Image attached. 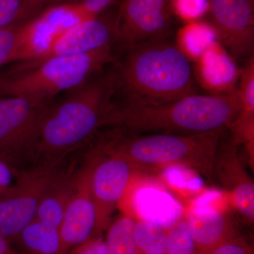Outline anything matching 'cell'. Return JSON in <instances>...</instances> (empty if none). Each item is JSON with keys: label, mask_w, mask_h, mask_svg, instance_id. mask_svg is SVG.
<instances>
[{"label": "cell", "mask_w": 254, "mask_h": 254, "mask_svg": "<svg viewBox=\"0 0 254 254\" xmlns=\"http://www.w3.org/2000/svg\"><path fill=\"white\" fill-rule=\"evenodd\" d=\"M120 51L112 64L115 101L157 104L198 93L190 58L173 36Z\"/></svg>", "instance_id": "1"}, {"label": "cell", "mask_w": 254, "mask_h": 254, "mask_svg": "<svg viewBox=\"0 0 254 254\" xmlns=\"http://www.w3.org/2000/svg\"><path fill=\"white\" fill-rule=\"evenodd\" d=\"M242 109L238 89L188 95L157 104L114 100L105 127L136 133L196 135L225 131Z\"/></svg>", "instance_id": "2"}, {"label": "cell", "mask_w": 254, "mask_h": 254, "mask_svg": "<svg viewBox=\"0 0 254 254\" xmlns=\"http://www.w3.org/2000/svg\"><path fill=\"white\" fill-rule=\"evenodd\" d=\"M110 67L95 73L52 105L35 150L50 158H63L90 141L105 127L115 95Z\"/></svg>", "instance_id": "3"}, {"label": "cell", "mask_w": 254, "mask_h": 254, "mask_svg": "<svg viewBox=\"0 0 254 254\" xmlns=\"http://www.w3.org/2000/svg\"><path fill=\"white\" fill-rule=\"evenodd\" d=\"M100 137L95 149L118 155L136 170H159L182 166L213 180V165L219 141L225 131L196 135L132 133L114 127Z\"/></svg>", "instance_id": "4"}, {"label": "cell", "mask_w": 254, "mask_h": 254, "mask_svg": "<svg viewBox=\"0 0 254 254\" xmlns=\"http://www.w3.org/2000/svg\"><path fill=\"white\" fill-rule=\"evenodd\" d=\"M116 56L115 46H109L84 54L24 62L0 71V96L53 100L112 64Z\"/></svg>", "instance_id": "5"}, {"label": "cell", "mask_w": 254, "mask_h": 254, "mask_svg": "<svg viewBox=\"0 0 254 254\" xmlns=\"http://www.w3.org/2000/svg\"><path fill=\"white\" fill-rule=\"evenodd\" d=\"M50 158L18 173L16 181L0 196V234L16 238L34 220L47 192L64 176L60 160Z\"/></svg>", "instance_id": "6"}, {"label": "cell", "mask_w": 254, "mask_h": 254, "mask_svg": "<svg viewBox=\"0 0 254 254\" xmlns=\"http://www.w3.org/2000/svg\"><path fill=\"white\" fill-rule=\"evenodd\" d=\"M53 100L23 96L0 98V160L35 150Z\"/></svg>", "instance_id": "7"}, {"label": "cell", "mask_w": 254, "mask_h": 254, "mask_svg": "<svg viewBox=\"0 0 254 254\" xmlns=\"http://www.w3.org/2000/svg\"><path fill=\"white\" fill-rule=\"evenodd\" d=\"M173 0H123L117 14L119 50L173 36Z\"/></svg>", "instance_id": "8"}, {"label": "cell", "mask_w": 254, "mask_h": 254, "mask_svg": "<svg viewBox=\"0 0 254 254\" xmlns=\"http://www.w3.org/2000/svg\"><path fill=\"white\" fill-rule=\"evenodd\" d=\"M91 155V190L96 212L97 234L103 237L138 170L118 155L103 154L95 148Z\"/></svg>", "instance_id": "9"}, {"label": "cell", "mask_w": 254, "mask_h": 254, "mask_svg": "<svg viewBox=\"0 0 254 254\" xmlns=\"http://www.w3.org/2000/svg\"><path fill=\"white\" fill-rule=\"evenodd\" d=\"M254 0H209L213 31L236 60L254 56Z\"/></svg>", "instance_id": "10"}, {"label": "cell", "mask_w": 254, "mask_h": 254, "mask_svg": "<svg viewBox=\"0 0 254 254\" xmlns=\"http://www.w3.org/2000/svg\"><path fill=\"white\" fill-rule=\"evenodd\" d=\"M76 173V187L60 224V254H68L95 237L96 212L91 190L93 158Z\"/></svg>", "instance_id": "11"}, {"label": "cell", "mask_w": 254, "mask_h": 254, "mask_svg": "<svg viewBox=\"0 0 254 254\" xmlns=\"http://www.w3.org/2000/svg\"><path fill=\"white\" fill-rule=\"evenodd\" d=\"M237 145L232 139L220 137L214 161L213 180L220 184L230 204L251 225L254 222V184L242 163Z\"/></svg>", "instance_id": "12"}, {"label": "cell", "mask_w": 254, "mask_h": 254, "mask_svg": "<svg viewBox=\"0 0 254 254\" xmlns=\"http://www.w3.org/2000/svg\"><path fill=\"white\" fill-rule=\"evenodd\" d=\"M117 14L115 16H100L73 23L64 30L50 43L37 60L38 63L53 57L70 56L91 53L115 46L117 39Z\"/></svg>", "instance_id": "13"}, {"label": "cell", "mask_w": 254, "mask_h": 254, "mask_svg": "<svg viewBox=\"0 0 254 254\" xmlns=\"http://www.w3.org/2000/svg\"><path fill=\"white\" fill-rule=\"evenodd\" d=\"M185 216L194 241L196 254H208L240 234L229 214L205 199L190 203Z\"/></svg>", "instance_id": "14"}, {"label": "cell", "mask_w": 254, "mask_h": 254, "mask_svg": "<svg viewBox=\"0 0 254 254\" xmlns=\"http://www.w3.org/2000/svg\"><path fill=\"white\" fill-rule=\"evenodd\" d=\"M76 187V174H65L42 200L33 221L59 228Z\"/></svg>", "instance_id": "15"}, {"label": "cell", "mask_w": 254, "mask_h": 254, "mask_svg": "<svg viewBox=\"0 0 254 254\" xmlns=\"http://www.w3.org/2000/svg\"><path fill=\"white\" fill-rule=\"evenodd\" d=\"M19 254H60L59 230L57 227L33 221L16 237Z\"/></svg>", "instance_id": "16"}, {"label": "cell", "mask_w": 254, "mask_h": 254, "mask_svg": "<svg viewBox=\"0 0 254 254\" xmlns=\"http://www.w3.org/2000/svg\"><path fill=\"white\" fill-rule=\"evenodd\" d=\"M136 218L122 213L112 220L104 237L108 254H141L135 241Z\"/></svg>", "instance_id": "17"}, {"label": "cell", "mask_w": 254, "mask_h": 254, "mask_svg": "<svg viewBox=\"0 0 254 254\" xmlns=\"http://www.w3.org/2000/svg\"><path fill=\"white\" fill-rule=\"evenodd\" d=\"M133 234L141 254H167L166 227L136 218Z\"/></svg>", "instance_id": "18"}, {"label": "cell", "mask_w": 254, "mask_h": 254, "mask_svg": "<svg viewBox=\"0 0 254 254\" xmlns=\"http://www.w3.org/2000/svg\"><path fill=\"white\" fill-rule=\"evenodd\" d=\"M166 250L167 254H196L194 241L185 215L166 227Z\"/></svg>", "instance_id": "19"}, {"label": "cell", "mask_w": 254, "mask_h": 254, "mask_svg": "<svg viewBox=\"0 0 254 254\" xmlns=\"http://www.w3.org/2000/svg\"><path fill=\"white\" fill-rule=\"evenodd\" d=\"M23 23L14 22L0 27V68L15 63Z\"/></svg>", "instance_id": "20"}, {"label": "cell", "mask_w": 254, "mask_h": 254, "mask_svg": "<svg viewBox=\"0 0 254 254\" xmlns=\"http://www.w3.org/2000/svg\"><path fill=\"white\" fill-rule=\"evenodd\" d=\"M114 0H67L81 21L91 19L101 14L113 4Z\"/></svg>", "instance_id": "21"}, {"label": "cell", "mask_w": 254, "mask_h": 254, "mask_svg": "<svg viewBox=\"0 0 254 254\" xmlns=\"http://www.w3.org/2000/svg\"><path fill=\"white\" fill-rule=\"evenodd\" d=\"M208 254H254V246L240 233L223 242Z\"/></svg>", "instance_id": "22"}, {"label": "cell", "mask_w": 254, "mask_h": 254, "mask_svg": "<svg viewBox=\"0 0 254 254\" xmlns=\"http://www.w3.org/2000/svg\"><path fill=\"white\" fill-rule=\"evenodd\" d=\"M60 1L61 0H21L22 6L20 21L27 22Z\"/></svg>", "instance_id": "23"}, {"label": "cell", "mask_w": 254, "mask_h": 254, "mask_svg": "<svg viewBox=\"0 0 254 254\" xmlns=\"http://www.w3.org/2000/svg\"><path fill=\"white\" fill-rule=\"evenodd\" d=\"M21 0H0V27L21 22Z\"/></svg>", "instance_id": "24"}, {"label": "cell", "mask_w": 254, "mask_h": 254, "mask_svg": "<svg viewBox=\"0 0 254 254\" xmlns=\"http://www.w3.org/2000/svg\"><path fill=\"white\" fill-rule=\"evenodd\" d=\"M174 9L185 18H193L202 14L206 7L205 0H173Z\"/></svg>", "instance_id": "25"}, {"label": "cell", "mask_w": 254, "mask_h": 254, "mask_svg": "<svg viewBox=\"0 0 254 254\" xmlns=\"http://www.w3.org/2000/svg\"><path fill=\"white\" fill-rule=\"evenodd\" d=\"M68 254H108L104 237L91 239L83 245L75 248Z\"/></svg>", "instance_id": "26"}, {"label": "cell", "mask_w": 254, "mask_h": 254, "mask_svg": "<svg viewBox=\"0 0 254 254\" xmlns=\"http://www.w3.org/2000/svg\"><path fill=\"white\" fill-rule=\"evenodd\" d=\"M13 183V171L9 164L0 160V196Z\"/></svg>", "instance_id": "27"}, {"label": "cell", "mask_w": 254, "mask_h": 254, "mask_svg": "<svg viewBox=\"0 0 254 254\" xmlns=\"http://www.w3.org/2000/svg\"><path fill=\"white\" fill-rule=\"evenodd\" d=\"M0 254H19L11 247L9 239L0 234Z\"/></svg>", "instance_id": "28"}]
</instances>
